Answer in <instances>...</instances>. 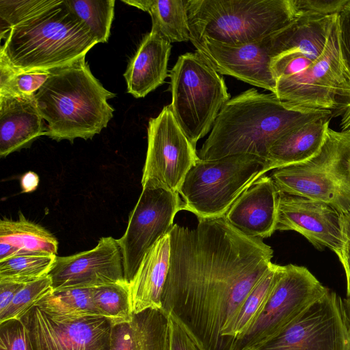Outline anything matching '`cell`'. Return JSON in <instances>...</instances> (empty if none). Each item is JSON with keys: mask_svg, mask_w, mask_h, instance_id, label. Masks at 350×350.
<instances>
[{"mask_svg": "<svg viewBox=\"0 0 350 350\" xmlns=\"http://www.w3.org/2000/svg\"><path fill=\"white\" fill-rule=\"evenodd\" d=\"M161 309L203 350H232L223 332L271 268L272 248L246 236L224 217L198 219L193 228L174 224Z\"/></svg>", "mask_w": 350, "mask_h": 350, "instance_id": "1", "label": "cell"}, {"mask_svg": "<svg viewBox=\"0 0 350 350\" xmlns=\"http://www.w3.org/2000/svg\"><path fill=\"white\" fill-rule=\"evenodd\" d=\"M333 114L330 110L302 107L251 88L225 104L198 156L210 161L252 154L267 160L271 146L286 133Z\"/></svg>", "mask_w": 350, "mask_h": 350, "instance_id": "2", "label": "cell"}, {"mask_svg": "<svg viewBox=\"0 0 350 350\" xmlns=\"http://www.w3.org/2000/svg\"><path fill=\"white\" fill-rule=\"evenodd\" d=\"M85 57L50 70L34 95L46 122V136L56 141L92 139L113 117L114 109L107 100L116 94L95 78Z\"/></svg>", "mask_w": 350, "mask_h": 350, "instance_id": "3", "label": "cell"}, {"mask_svg": "<svg viewBox=\"0 0 350 350\" xmlns=\"http://www.w3.org/2000/svg\"><path fill=\"white\" fill-rule=\"evenodd\" d=\"M0 62L17 71L50 70L85 57L97 41L64 0L10 29Z\"/></svg>", "mask_w": 350, "mask_h": 350, "instance_id": "4", "label": "cell"}, {"mask_svg": "<svg viewBox=\"0 0 350 350\" xmlns=\"http://www.w3.org/2000/svg\"><path fill=\"white\" fill-rule=\"evenodd\" d=\"M295 18L291 0H189L188 4L190 40L208 38L230 46L267 38Z\"/></svg>", "mask_w": 350, "mask_h": 350, "instance_id": "5", "label": "cell"}, {"mask_svg": "<svg viewBox=\"0 0 350 350\" xmlns=\"http://www.w3.org/2000/svg\"><path fill=\"white\" fill-rule=\"evenodd\" d=\"M270 170L267 160L252 154L199 159L178 191L184 210L198 219L224 217L237 198Z\"/></svg>", "mask_w": 350, "mask_h": 350, "instance_id": "6", "label": "cell"}, {"mask_svg": "<svg viewBox=\"0 0 350 350\" xmlns=\"http://www.w3.org/2000/svg\"><path fill=\"white\" fill-rule=\"evenodd\" d=\"M280 193L324 202L350 213V133L329 128L321 150L310 159L273 170Z\"/></svg>", "mask_w": 350, "mask_h": 350, "instance_id": "7", "label": "cell"}, {"mask_svg": "<svg viewBox=\"0 0 350 350\" xmlns=\"http://www.w3.org/2000/svg\"><path fill=\"white\" fill-rule=\"evenodd\" d=\"M169 77L170 108L181 130L196 147L230 99L225 81L197 51L180 55Z\"/></svg>", "mask_w": 350, "mask_h": 350, "instance_id": "8", "label": "cell"}, {"mask_svg": "<svg viewBox=\"0 0 350 350\" xmlns=\"http://www.w3.org/2000/svg\"><path fill=\"white\" fill-rule=\"evenodd\" d=\"M328 290L306 267L283 266L264 307L247 331L236 338L232 350H257Z\"/></svg>", "mask_w": 350, "mask_h": 350, "instance_id": "9", "label": "cell"}, {"mask_svg": "<svg viewBox=\"0 0 350 350\" xmlns=\"http://www.w3.org/2000/svg\"><path fill=\"white\" fill-rule=\"evenodd\" d=\"M337 15L320 56L301 73L277 79L274 94L278 98L332 111L350 100V74L340 53Z\"/></svg>", "mask_w": 350, "mask_h": 350, "instance_id": "10", "label": "cell"}, {"mask_svg": "<svg viewBox=\"0 0 350 350\" xmlns=\"http://www.w3.org/2000/svg\"><path fill=\"white\" fill-rule=\"evenodd\" d=\"M257 350H350L344 299L329 289Z\"/></svg>", "mask_w": 350, "mask_h": 350, "instance_id": "11", "label": "cell"}, {"mask_svg": "<svg viewBox=\"0 0 350 350\" xmlns=\"http://www.w3.org/2000/svg\"><path fill=\"white\" fill-rule=\"evenodd\" d=\"M147 131L142 188L178 193L187 173L199 159L196 147L180 128L169 105L150 119Z\"/></svg>", "mask_w": 350, "mask_h": 350, "instance_id": "12", "label": "cell"}, {"mask_svg": "<svg viewBox=\"0 0 350 350\" xmlns=\"http://www.w3.org/2000/svg\"><path fill=\"white\" fill-rule=\"evenodd\" d=\"M184 210L178 193L161 188L143 187L131 211L124 234L117 239L122 256L125 280L129 283L144 256L174 225L177 213Z\"/></svg>", "mask_w": 350, "mask_h": 350, "instance_id": "13", "label": "cell"}, {"mask_svg": "<svg viewBox=\"0 0 350 350\" xmlns=\"http://www.w3.org/2000/svg\"><path fill=\"white\" fill-rule=\"evenodd\" d=\"M53 292L128 282L117 239L101 237L92 249L57 256L48 275Z\"/></svg>", "mask_w": 350, "mask_h": 350, "instance_id": "14", "label": "cell"}, {"mask_svg": "<svg viewBox=\"0 0 350 350\" xmlns=\"http://www.w3.org/2000/svg\"><path fill=\"white\" fill-rule=\"evenodd\" d=\"M21 320L29 330L33 350H110L112 324L103 317L58 321L38 306Z\"/></svg>", "mask_w": 350, "mask_h": 350, "instance_id": "15", "label": "cell"}, {"mask_svg": "<svg viewBox=\"0 0 350 350\" xmlns=\"http://www.w3.org/2000/svg\"><path fill=\"white\" fill-rule=\"evenodd\" d=\"M271 36L239 46L224 44L208 38L190 41L220 75L233 77L275 94L276 79L271 68L275 54Z\"/></svg>", "mask_w": 350, "mask_h": 350, "instance_id": "16", "label": "cell"}, {"mask_svg": "<svg viewBox=\"0 0 350 350\" xmlns=\"http://www.w3.org/2000/svg\"><path fill=\"white\" fill-rule=\"evenodd\" d=\"M275 230H294L316 249L327 247L338 258L342 255L341 213L324 202L279 192Z\"/></svg>", "mask_w": 350, "mask_h": 350, "instance_id": "17", "label": "cell"}, {"mask_svg": "<svg viewBox=\"0 0 350 350\" xmlns=\"http://www.w3.org/2000/svg\"><path fill=\"white\" fill-rule=\"evenodd\" d=\"M278 197L272 178L264 175L237 198L224 217L246 236L268 238L275 231Z\"/></svg>", "mask_w": 350, "mask_h": 350, "instance_id": "18", "label": "cell"}, {"mask_svg": "<svg viewBox=\"0 0 350 350\" xmlns=\"http://www.w3.org/2000/svg\"><path fill=\"white\" fill-rule=\"evenodd\" d=\"M34 95L23 97L0 95L1 157L27 147L36 138L46 135L47 128L37 107Z\"/></svg>", "mask_w": 350, "mask_h": 350, "instance_id": "19", "label": "cell"}, {"mask_svg": "<svg viewBox=\"0 0 350 350\" xmlns=\"http://www.w3.org/2000/svg\"><path fill=\"white\" fill-rule=\"evenodd\" d=\"M171 49V43L155 32L144 38L124 73L129 94L143 98L164 83Z\"/></svg>", "mask_w": 350, "mask_h": 350, "instance_id": "20", "label": "cell"}, {"mask_svg": "<svg viewBox=\"0 0 350 350\" xmlns=\"http://www.w3.org/2000/svg\"><path fill=\"white\" fill-rule=\"evenodd\" d=\"M169 232L161 237L144 256L129 282L133 314L148 308L161 309V297L170 260Z\"/></svg>", "mask_w": 350, "mask_h": 350, "instance_id": "21", "label": "cell"}, {"mask_svg": "<svg viewBox=\"0 0 350 350\" xmlns=\"http://www.w3.org/2000/svg\"><path fill=\"white\" fill-rule=\"evenodd\" d=\"M110 350H170L169 315L161 308H148L113 325Z\"/></svg>", "mask_w": 350, "mask_h": 350, "instance_id": "22", "label": "cell"}, {"mask_svg": "<svg viewBox=\"0 0 350 350\" xmlns=\"http://www.w3.org/2000/svg\"><path fill=\"white\" fill-rule=\"evenodd\" d=\"M333 116L318 118L292 129L271 146L267 160L271 170L304 162L321 150Z\"/></svg>", "mask_w": 350, "mask_h": 350, "instance_id": "23", "label": "cell"}, {"mask_svg": "<svg viewBox=\"0 0 350 350\" xmlns=\"http://www.w3.org/2000/svg\"><path fill=\"white\" fill-rule=\"evenodd\" d=\"M336 15L297 16L287 26L270 36L275 57L283 53L300 52L315 60L323 51Z\"/></svg>", "mask_w": 350, "mask_h": 350, "instance_id": "24", "label": "cell"}, {"mask_svg": "<svg viewBox=\"0 0 350 350\" xmlns=\"http://www.w3.org/2000/svg\"><path fill=\"white\" fill-rule=\"evenodd\" d=\"M122 2L148 12L151 31L170 43L190 40L189 0H129Z\"/></svg>", "mask_w": 350, "mask_h": 350, "instance_id": "25", "label": "cell"}, {"mask_svg": "<svg viewBox=\"0 0 350 350\" xmlns=\"http://www.w3.org/2000/svg\"><path fill=\"white\" fill-rule=\"evenodd\" d=\"M0 242L31 253L56 255L58 249L56 238L42 226L27 219L21 212L18 219H1Z\"/></svg>", "mask_w": 350, "mask_h": 350, "instance_id": "26", "label": "cell"}, {"mask_svg": "<svg viewBox=\"0 0 350 350\" xmlns=\"http://www.w3.org/2000/svg\"><path fill=\"white\" fill-rule=\"evenodd\" d=\"M282 267L273 263L247 296L236 317L224 330L223 336L232 347L236 338L247 331L264 307L282 273Z\"/></svg>", "mask_w": 350, "mask_h": 350, "instance_id": "27", "label": "cell"}, {"mask_svg": "<svg viewBox=\"0 0 350 350\" xmlns=\"http://www.w3.org/2000/svg\"><path fill=\"white\" fill-rule=\"evenodd\" d=\"M35 306L58 321L102 317L93 303L92 288L55 291L40 299Z\"/></svg>", "mask_w": 350, "mask_h": 350, "instance_id": "28", "label": "cell"}, {"mask_svg": "<svg viewBox=\"0 0 350 350\" xmlns=\"http://www.w3.org/2000/svg\"><path fill=\"white\" fill-rule=\"evenodd\" d=\"M57 255L26 253L0 262V282L25 284L49 275Z\"/></svg>", "mask_w": 350, "mask_h": 350, "instance_id": "29", "label": "cell"}, {"mask_svg": "<svg viewBox=\"0 0 350 350\" xmlns=\"http://www.w3.org/2000/svg\"><path fill=\"white\" fill-rule=\"evenodd\" d=\"M98 43L107 42L114 17V0H64Z\"/></svg>", "mask_w": 350, "mask_h": 350, "instance_id": "30", "label": "cell"}, {"mask_svg": "<svg viewBox=\"0 0 350 350\" xmlns=\"http://www.w3.org/2000/svg\"><path fill=\"white\" fill-rule=\"evenodd\" d=\"M92 297L97 310L111 321L112 326L131 321L133 314L129 282L93 288Z\"/></svg>", "mask_w": 350, "mask_h": 350, "instance_id": "31", "label": "cell"}, {"mask_svg": "<svg viewBox=\"0 0 350 350\" xmlns=\"http://www.w3.org/2000/svg\"><path fill=\"white\" fill-rule=\"evenodd\" d=\"M49 75L50 70L17 71L0 62V95L33 96Z\"/></svg>", "mask_w": 350, "mask_h": 350, "instance_id": "32", "label": "cell"}, {"mask_svg": "<svg viewBox=\"0 0 350 350\" xmlns=\"http://www.w3.org/2000/svg\"><path fill=\"white\" fill-rule=\"evenodd\" d=\"M63 0H1L0 38L12 27L61 3Z\"/></svg>", "mask_w": 350, "mask_h": 350, "instance_id": "33", "label": "cell"}, {"mask_svg": "<svg viewBox=\"0 0 350 350\" xmlns=\"http://www.w3.org/2000/svg\"><path fill=\"white\" fill-rule=\"evenodd\" d=\"M53 292L49 275L24 284L8 308L0 313V323L12 319L21 320L40 299Z\"/></svg>", "mask_w": 350, "mask_h": 350, "instance_id": "34", "label": "cell"}, {"mask_svg": "<svg viewBox=\"0 0 350 350\" xmlns=\"http://www.w3.org/2000/svg\"><path fill=\"white\" fill-rule=\"evenodd\" d=\"M0 350H33L29 330L21 319L0 323Z\"/></svg>", "mask_w": 350, "mask_h": 350, "instance_id": "35", "label": "cell"}, {"mask_svg": "<svg viewBox=\"0 0 350 350\" xmlns=\"http://www.w3.org/2000/svg\"><path fill=\"white\" fill-rule=\"evenodd\" d=\"M314 61L310 56L300 52H291L275 57L271 68L277 81L281 77L297 75L308 68Z\"/></svg>", "mask_w": 350, "mask_h": 350, "instance_id": "36", "label": "cell"}, {"mask_svg": "<svg viewBox=\"0 0 350 350\" xmlns=\"http://www.w3.org/2000/svg\"><path fill=\"white\" fill-rule=\"evenodd\" d=\"M295 16L325 17L338 14L349 0H291Z\"/></svg>", "mask_w": 350, "mask_h": 350, "instance_id": "37", "label": "cell"}, {"mask_svg": "<svg viewBox=\"0 0 350 350\" xmlns=\"http://www.w3.org/2000/svg\"><path fill=\"white\" fill-rule=\"evenodd\" d=\"M337 24L341 58L350 74V0L338 14Z\"/></svg>", "mask_w": 350, "mask_h": 350, "instance_id": "38", "label": "cell"}, {"mask_svg": "<svg viewBox=\"0 0 350 350\" xmlns=\"http://www.w3.org/2000/svg\"><path fill=\"white\" fill-rule=\"evenodd\" d=\"M170 319V350H203L191 334L174 317Z\"/></svg>", "mask_w": 350, "mask_h": 350, "instance_id": "39", "label": "cell"}, {"mask_svg": "<svg viewBox=\"0 0 350 350\" xmlns=\"http://www.w3.org/2000/svg\"><path fill=\"white\" fill-rule=\"evenodd\" d=\"M341 222L345 239L344 248L341 256L338 258L344 268L347 288L350 287V213H341Z\"/></svg>", "mask_w": 350, "mask_h": 350, "instance_id": "40", "label": "cell"}, {"mask_svg": "<svg viewBox=\"0 0 350 350\" xmlns=\"http://www.w3.org/2000/svg\"><path fill=\"white\" fill-rule=\"evenodd\" d=\"M23 285L13 282H0V313L8 308Z\"/></svg>", "mask_w": 350, "mask_h": 350, "instance_id": "41", "label": "cell"}, {"mask_svg": "<svg viewBox=\"0 0 350 350\" xmlns=\"http://www.w3.org/2000/svg\"><path fill=\"white\" fill-rule=\"evenodd\" d=\"M38 184L39 177L33 172H26L21 178V187L23 193H29L36 190Z\"/></svg>", "mask_w": 350, "mask_h": 350, "instance_id": "42", "label": "cell"}, {"mask_svg": "<svg viewBox=\"0 0 350 350\" xmlns=\"http://www.w3.org/2000/svg\"><path fill=\"white\" fill-rule=\"evenodd\" d=\"M26 253L31 252H25L9 243L0 242V262Z\"/></svg>", "mask_w": 350, "mask_h": 350, "instance_id": "43", "label": "cell"}, {"mask_svg": "<svg viewBox=\"0 0 350 350\" xmlns=\"http://www.w3.org/2000/svg\"><path fill=\"white\" fill-rule=\"evenodd\" d=\"M338 111L342 115L340 123L341 131L350 133V100L342 105Z\"/></svg>", "mask_w": 350, "mask_h": 350, "instance_id": "44", "label": "cell"}, {"mask_svg": "<svg viewBox=\"0 0 350 350\" xmlns=\"http://www.w3.org/2000/svg\"><path fill=\"white\" fill-rule=\"evenodd\" d=\"M349 295H350V293ZM344 303L350 327V300L344 299Z\"/></svg>", "mask_w": 350, "mask_h": 350, "instance_id": "45", "label": "cell"}]
</instances>
